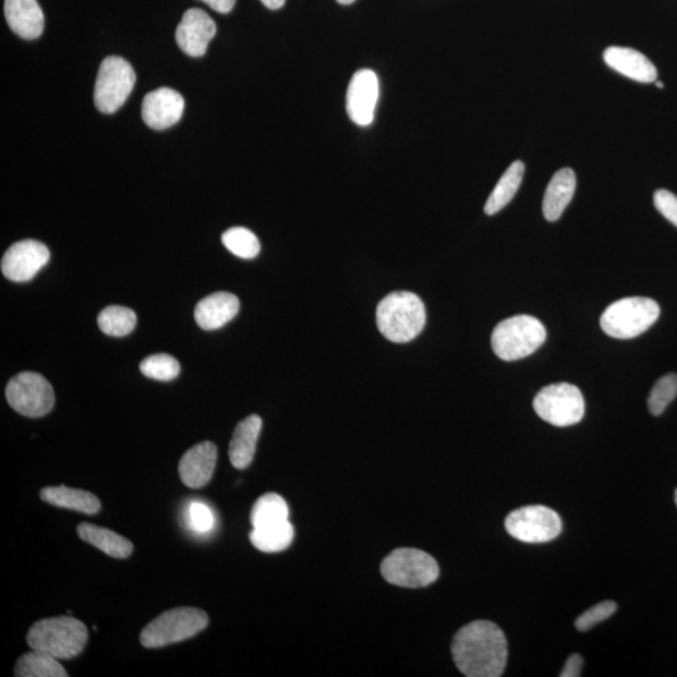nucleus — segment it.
I'll return each instance as SVG.
<instances>
[{
  "label": "nucleus",
  "instance_id": "nucleus-1",
  "mask_svg": "<svg viewBox=\"0 0 677 677\" xmlns=\"http://www.w3.org/2000/svg\"><path fill=\"white\" fill-rule=\"evenodd\" d=\"M451 656L464 676L499 677L507 665V639L496 624L473 621L456 633Z\"/></svg>",
  "mask_w": 677,
  "mask_h": 677
},
{
  "label": "nucleus",
  "instance_id": "nucleus-2",
  "mask_svg": "<svg viewBox=\"0 0 677 677\" xmlns=\"http://www.w3.org/2000/svg\"><path fill=\"white\" fill-rule=\"evenodd\" d=\"M426 322L422 299L413 292L397 291L384 298L376 307V325L392 342L412 341L423 331Z\"/></svg>",
  "mask_w": 677,
  "mask_h": 677
},
{
  "label": "nucleus",
  "instance_id": "nucleus-3",
  "mask_svg": "<svg viewBox=\"0 0 677 677\" xmlns=\"http://www.w3.org/2000/svg\"><path fill=\"white\" fill-rule=\"evenodd\" d=\"M88 630L77 618H45L31 627L27 642L32 650L46 652L58 660H70L85 650Z\"/></svg>",
  "mask_w": 677,
  "mask_h": 677
},
{
  "label": "nucleus",
  "instance_id": "nucleus-4",
  "mask_svg": "<svg viewBox=\"0 0 677 677\" xmlns=\"http://www.w3.org/2000/svg\"><path fill=\"white\" fill-rule=\"evenodd\" d=\"M545 326L530 315H517L500 322L492 333V349L505 362L530 356L546 341Z\"/></svg>",
  "mask_w": 677,
  "mask_h": 677
},
{
  "label": "nucleus",
  "instance_id": "nucleus-5",
  "mask_svg": "<svg viewBox=\"0 0 677 677\" xmlns=\"http://www.w3.org/2000/svg\"><path fill=\"white\" fill-rule=\"evenodd\" d=\"M660 316V306L650 298H625L615 301L601 315L600 325L608 337L633 339L648 331Z\"/></svg>",
  "mask_w": 677,
  "mask_h": 677
},
{
  "label": "nucleus",
  "instance_id": "nucleus-6",
  "mask_svg": "<svg viewBox=\"0 0 677 677\" xmlns=\"http://www.w3.org/2000/svg\"><path fill=\"white\" fill-rule=\"evenodd\" d=\"M207 625L208 616L203 609L173 608L150 621L142 630L140 641L147 649L164 648L196 637Z\"/></svg>",
  "mask_w": 677,
  "mask_h": 677
},
{
  "label": "nucleus",
  "instance_id": "nucleus-7",
  "mask_svg": "<svg viewBox=\"0 0 677 677\" xmlns=\"http://www.w3.org/2000/svg\"><path fill=\"white\" fill-rule=\"evenodd\" d=\"M380 571L391 584L399 588L422 589L436 582L439 566L426 552L415 548H399L383 559Z\"/></svg>",
  "mask_w": 677,
  "mask_h": 677
},
{
  "label": "nucleus",
  "instance_id": "nucleus-8",
  "mask_svg": "<svg viewBox=\"0 0 677 677\" xmlns=\"http://www.w3.org/2000/svg\"><path fill=\"white\" fill-rule=\"evenodd\" d=\"M136 85V73L121 57H107L99 65L95 86V105L99 112L119 111Z\"/></svg>",
  "mask_w": 677,
  "mask_h": 677
},
{
  "label": "nucleus",
  "instance_id": "nucleus-9",
  "mask_svg": "<svg viewBox=\"0 0 677 677\" xmlns=\"http://www.w3.org/2000/svg\"><path fill=\"white\" fill-rule=\"evenodd\" d=\"M533 408L541 420L556 426H570L582 421L584 399L572 384H551L539 391Z\"/></svg>",
  "mask_w": 677,
  "mask_h": 677
},
{
  "label": "nucleus",
  "instance_id": "nucleus-10",
  "mask_svg": "<svg viewBox=\"0 0 677 677\" xmlns=\"http://www.w3.org/2000/svg\"><path fill=\"white\" fill-rule=\"evenodd\" d=\"M8 403L28 418H40L52 411L55 390L49 382L38 373L24 372L15 375L5 389Z\"/></svg>",
  "mask_w": 677,
  "mask_h": 677
},
{
  "label": "nucleus",
  "instance_id": "nucleus-11",
  "mask_svg": "<svg viewBox=\"0 0 677 677\" xmlns=\"http://www.w3.org/2000/svg\"><path fill=\"white\" fill-rule=\"evenodd\" d=\"M506 530L524 543L554 541L563 531L561 517L545 506H527L516 509L506 518Z\"/></svg>",
  "mask_w": 677,
  "mask_h": 677
},
{
  "label": "nucleus",
  "instance_id": "nucleus-12",
  "mask_svg": "<svg viewBox=\"0 0 677 677\" xmlns=\"http://www.w3.org/2000/svg\"><path fill=\"white\" fill-rule=\"evenodd\" d=\"M48 247L36 240L15 242L2 258V273L15 282L29 281L48 264Z\"/></svg>",
  "mask_w": 677,
  "mask_h": 677
},
{
  "label": "nucleus",
  "instance_id": "nucleus-13",
  "mask_svg": "<svg viewBox=\"0 0 677 677\" xmlns=\"http://www.w3.org/2000/svg\"><path fill=\"white\" fill-rule=\"evenodd\" d=\"M378 99V75L371 70L358 71L351 78L347 92V112L350 120L363 128L372 124Z\"/></svg>",
  "mask_w": 677,
  "mask_h": 677
},
{
  "label": "nucleus",
  "instance_id": "nucleus-14",
  "mask_svg": "<svg viewBox=\"0 0 677 677\" xmlns=\"http://www.w3.org/2000/svg\"><path fill=\"white\" fill-rule=\"evenodd\" d=\"M216 23L210 15L198 8H192L183 14L176 29V41L183 53L190 57H203L216 36Z\"/></svg>",
  "mask_w": 677,
  "mask_h": 677
},
{
  "label": "nucleus",
  "instance_id": "nucleus-15",
  "mask_svg": "<svg viewBox=\"0 0 677 677\" xmlns=\"http://www.w3.org/2000/svg\"><path fill=\"white\" fill-rule=\"evenodd\" d=\"M185 110V99L171 88L149 92L142 102V119L148 128L162 131L181 120Z\"/></svg>",
  "mask_w": 677,
  "mask_h": 677
},
{
  "label": "nucleus",
  "instance_id": "nucleus-16",
  "mask_svg": "<svg viewBox=\"0 0 677 677\" xmlns=\"http://www.w3.org/2000/svg\"><path fill=\"white\" fill-rule=\"evenodd\" d=\"M217 462V448L213 442L198 443L181 458L180 479L190 488H203L211 481Z\"/></svg>",
  "mask_w": 677,
  "mask_h": 677
},
{
  "label": "nucleus",
  "instance_id": "nucleus-17",
  "mask_svg": "<svg viewBox=\"0 0 677 677\" xmlns=\"http://www.w3.org/2000/svg\"><path fill=\"white\" fill-rule=\"evenodd\" d=\"M604 60L609 69L640 83H652L657 78V70L646 56L632 48L608 47Z\"/></svg>",
  "mask_w": 677,
  "mask_h": 677
},
{
  "label": "nucleus",
  "instance_id": "nucleus-18",
  "mask_svg": "<svg viewBox=\"0 0 677 677\" xmlns=\"http://www.w3.org/2000/svg\"><path fill=\"white\" fill-rule=\"evenodd\" d=\"M240 301L230 292H215L200 301L195 321L201 329L216 330L230 323L239 314Z\"/></svg>",
  "mask_w": 677,
  "mask_h": 677
},
{
  "label": "nucleus",
  "instance_id": "nucleus-19",
  "mask_svg": "<svg viewBox=\"0 0 677 677\" xmlns=\"http://www.w3.org/2000/svg\"><path fill=\"white\" fill-rule=\"evenodd\" d=\"M4 13L15 35L31 40L44 33L45 14L37 0H5Z\"/></svg>",
  "mask_w": 677,
  "mask_h": 677
},
{
  "label": "nucleus",
  "instance_id": "nucleus-20",
  "mask_svg": "<svg viewBox=\"0 0 677 677\" xmlns=\"http://www.w3.org/2000/svg\"><path fill=\"white\" fill-rule=\"evenodd\" d=\"M262 428L263 420L255 414L245 418L237 425L229 448L230 462L237 470H246L253 462Z\"/></svg>",
  "mask_w": 677,
  "mask_h": 677
},
{
  "label": "nucleus",
  "instance_id": "nucleus-21",
  "mask_svg": "<svg viewBox=\"0 0 677 677\" xmlns=\"http://www.w3.org/2000/svg\"><path fill=\"white\" fill-rule=\"evenodd\" d=\"M576 191V174L573 170H559L548 183L545 198H543V215L546 220L554 222L563 216L568 204L571 203Z\"/></svg>",
  "mask_w": 677,
  "mask_h": 677
},
{
  "label": "nucleus",
  "instance_id": "nucleus-22",
  "mask_svg": "<svg viewBox=\"0 0 677 677\" xmlns=\"http://www.w3.org/2000/svg\"><path fill=\"white\" fill-rule=\"evenodd\" d=\"M40 498L49 505L80 513L97 515L100 511L99 499L87 491L65 486L47 487L40 491Z\"/></svg>",
  "mask_w": 677,
  "mask_h": 677
},
{
  "label": "nucleus",
  "instance_id": "nucleus-23",
  "mask_svg": "<svg viewBox=\"0 0 677 677\" xmlns=\"http://www.w3.org/2000/svg\"><path fill=\"white\" fill-rule=\"evenodd\" d=\"M77 532L83 541L105 552L108 556L124 559L132 555V543L119 533L90 523H81Z\"/></svg>",
  "mask_w": 677,
  "mask_h": 677
},
{
  "label": "nucleus",
  "instance_id": "nucleus-24",
  "mask_svg": "<svg viewBox=\"0 0 677 677\" xmlns=\"http://www.w3.org/2000/svg\"><path fill=\"white\" fill-rule=\"evenodd\" d=\"M523 174L524 164L522 161H516L509 166L495 190L492 191L487 204L484 206V213L491 216L495 215L511 203L521 186Z\"/></svg>",
  "mask_w": 677,
  "mask_h": 677
},
{
  "label": "nucleus",
  "instance_id": "nucleus-25",
  "mask_svg": "<svg viewBox=\"0 0 677 677\" xmlns=\"http://www.w3.org/2000/svg\"><path fill=\"white\" fill-rule=\"evenodd\" d=\"M14 675L16 677H69V673L58 663V658L37 650L28 652L16 662Z\"/></svg>",
  "mask_w": 677,
  "mask_h": 677
},
{
  "label": "nucleus",
  "instance_id": "nucleus-26",
  "mask_svg": "<svg viewBox=\"0 0 677 677\" xmlns=\"http://www.w3.org/2000/svg\"><path fill=\"white\" fill-rule=\"evenodd\" d=\"M294 527L289 521L254 529L250 533L251 543L266 554L287 549L294 540Z\"/></svg>",
  "mask_w": 677,
  "mask_h": 677
},
{
  "label": "nucleus",
  "instance_id": "nucleus-27",
  "mask_svg": "<svg viewBox=\"0 0 677 677\" xmlns=\"http://www.w3.org/2000/svg\"><path fill=\"white\" fill-rule=\"evenodd\" d=\"M289 521L287 500L276 493H266L255 501L251 509V524L254 529Z\"/></svg>",
  "mask_w": 677,
  "mask_h": 677
},
{
  "label": "nucleus",
  "instance_id": "nucleus-28",
  "mask_svg": "<svg viewBox=\"0 0 677 677\" xmlns=\"http://www.w3.org/2000/svg\"><path fill=\"white\" fill-rule=\"evenodd\" d=\"M137 316L130 307L108 306L98 315V326L107 336L121 338L136 328Z\"/></svg>",
  "mask_w": 677,
  "mask_h": 677
},
{
  "label": "nucleus",
  "instance_id": "nucleus-29",
  "mask_svg": "<svg viewBox=\"0 0 677 677\" xmlns=\"http://www.w3.org/2000/svg\"><path fill=\"white\" fill-rule=\"evenodd\" d=\"M222 244L231 254L241 258H254L261 254V241L253 231L231 228L223 232Z\"/></svg>",
  "mask_w": 677,
  "mask_h": 677
},
{
  "label": "nucleus",
  "instance_id": "nucleus-30",
  "mask_svg": "<svg viewBox=\"0 0 677 677\" xmlns=\"http://www.w3.org/2000/svg\"><path fill=\"white\" fill-rule=\"evenodd\" d=\"M140 370L147 378L170 382L178 378L181 366L178 359L169 354H155L144 359L140 365Z\"/></svg>",
  "mask_w": 677,
  "mask_h": 677
},
{
  "label": "nucleus",
  "instance_id": "nucleus-31",
  "mask_svg": "<svg viewBox=\"0 0 677 677\" xmlns=\"http://www.w3.org/2000/svg\"><path fill=\"white\" fill-rule=\"evenodd\" d=\"M677 396V375L667 374L660 378L651 389L648 400L649 411L652 415H662Z\"/></svg>",
  "mask_w": 677,
  "mask_h": 677
},
{
  "label": "nucleus",
  "instance_id": "nucleus-32",
  "mask_svg": "<svg viewBox=\"0 0 677 677\" xmlns=\"http://www.w3.org/2000/svg\"><path fill=\"white\" fill-rule=\"evenodd\" d=\"M188 529L197 534L210 533L215 529V516L211 508L203 501H192L185 512Z\"/></svg>",
  "mask_w": 677,
  "mask_h": 677
},
{
  "label": "nucleus",
  "instance_id": "nucleus-33",
  "mask_svg": "<svg viewBox=\"0 0 677 677\" xmlns=\"http://www.w3.org/2000/svg\"><path fill=\"white\" fill-rule=\"evenodd\" d=\"M616 609L617 605L614 601L600 602V604L591 607L587 613H583L577 618L575 622L576 629L581 632H587L612 617L616 613Z\"/></svg>",
  "mask_w": 677,
  "mask_h": 677
},
{
  "label": "nucleus",
  "instance_id": "nucleus-34",
  "mask_svg": "<svg viewBox=\"0 0 677 677\" xmlns=\"http://www.w3.org/2000/svg\"><path fill=\"white\" fill-rule=\"evenodd\" d=\"M657 211L677 228V196L667 190H658L654 195Z\"/></svg>",
  "mask_w": 677,
  "mask_h": 677
},
{
  "label": "nucleus",
  "instance_id": "nucleus-35",
  "mask_svg": "<svg viewBox=\"0 0 677 677\" xmlns=\"http://www.w3.org/2000/svg\"><path fill=\"white\" fill-rule=\"evenodd\" d=\"M583 658L580 654H572L567 658L561 677H579L582 675Z\"/></svg>",
  "mask_w": 677,
  "mask_h": 677
},
{
  "label": "nucleus",
  "instance_id": "nucleus-36",
  "mask_svg": "<svg viewBox=\"0 0 677 677\" xmlns=\"http://www.w3.org/2000/svg\"><path fill=\"white\" fill-rule=\"evenodd\" d=\"M201 2L206 3L214 11L221 14L230 13L237 4V0H201Z\"/></svg>",
  "mask_w": 677,
  "mask_h": 677
},
{
  "label": "nucleus",
  "instance_id": "nucleus-37",
  "mask_svg": "<svg viewBox=\"0 0 677 677\" xmlns=\"http://www.w3.org/2000/svg\"><path fill=\"white\" fill-rule=\"evenodd\" d=\"M263 4L269 10L276 11L286 4V0H262Z\"/></svg>",
  "mask_w": 677,
  "mask_h": 677
},
{
  "label": "nucleus",
  "instance_id": "nucleus-38",
  "mask_svg": "<svg viewBox=\"0 0 677 677\" xmlns=\"http://www.w3.org/2000/svg\"><path fill=\"white\" fill-rule=\"evenodd\" d=\"M337 2L342 5H349V4H353L355 0H337Z\"/></svg>",
  "mask_w": 677,
  "mask_h": 677
},
{
  "label": "nucleus",
  "instance_id": "nucleus-39",
  "mask_svg": "<svg viewBox=\"0 0 677 677\" xmlns=\"http://www.w3.org/2000/svg\"><path fill=\"white\" fill-rule=\"evenodd\" d=\"M657 87L658 88H664V83L663 82H657Z\"/></svg>",
  "mask_w": 677,
  "mask_h": 677
},
{
  "label": "nucleus",
  "instance_id": "nucleus-40",
  "mask_svg": "<svg viewBox=\"0 0 677 677\" xmlns=\"http://www.w3.org/2000/svg\"><path fill=\"white\" fill-rule=\"evenodd\" d=\"M675 501H676V506H677V489L675 492Z\"/></svg>",
  "mask_w": 677,
  "mask_h": 677
}]
</instances>
